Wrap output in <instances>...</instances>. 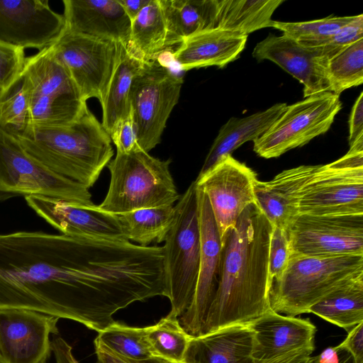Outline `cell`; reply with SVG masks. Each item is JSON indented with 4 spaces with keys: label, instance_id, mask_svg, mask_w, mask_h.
<instances>
[{
    "label": "cell",
    "instance_id": "cell-1",
    "mask_svg": "<svg viewBox=\"0 0 363 363\" xmlns=\"http://www.w3.org/2000/svg\"><path fill=\"white\" fill-rule=\"evenodd\" d=\"M109 284L108 262L91 238L0 234V309L34 311L93 330Z\"/></svg>",
    "mask_w": 363,
    "mask_h": 363
},
{
    "label": "cell",
    "instance_id": "cell-2",
    "mask_svg": "<svg viewBox=\"0 0 363 363\" xmlns=\"http://www.w3.org/2000/svg\"><path fill=\"white\" fill-rule=\"evenodd\" d=\"M272 230L271 223L252 203L220 241L219 281L203 335L247 324L272 309L268 277Z\"/></svg>",
    "mask_w": 363,
    "mask_h": 363
},
{
    "label": "cell",
    "instance_id": "cell-3",
    "mask_svg": "<svg viewBox=\"0 0 363 363\" xmlns=\"http://www.w3.org/2000/svg\"><path fill=\"white\" fill-rule=\"evenodd\" d=\"M14 138L36 162L88 189L113 155L110 135L89 109L69 124L31 125Z\"/></svg>",
    "mask_w": 363,
    "mask_h": 363
},
{
    "label": "cell",
    "instance_id": "cell-4",
    "mask_svg": "<svg viewBox=\"0 0 363 363\" xmlns=\"http://www.w3.org/2000/svg\"><path fill=\"white\" fill-rule=\"evenodd\" d=\"M170 163L171 160H160L140 149L117 152L107 165L111 179L99 208L120 214L173 206L180 195L169 170Z\"/></svg>",
    "mask_w": 363,
    "mask_h": 363
},
{
    "label": "cell",
    "instance_id": "cell-5",
    "mask_svg": "<svg viewBox=\"0 0 363 363\" xmlns=\"http://www.w3.org/2000/svg\"><path fill=\"white\" fill-rule=\"evenodd\" d=\"M363 273V255L314 257L290 255L281 277L269 289L271 308L296 316L345 281Z\"/></svg>",
    "mask_w": 363,
    "mask_h": 363
},
{
    "label": "cell",
    "instance_id": "cell-6",
    "mask_svg": "<svg viewBox=\"0 0 363 363\" xmlns=\"http://www.w3.org/2000/svg\"><path fill=\"white\" fill-rule=\"evenodd\" d=\"M174 207V220L162 248L170 312L179 318L192 303L200 263L201 235L195 181L180 196Z\"/></svg>",
    "mask_w": 363,
    "mask_h": 363
},
{
    "label": "cell",
    "instance_id": "cell-7",
    "mask_svg": "<svg viewBox=\"0 0 363 363\" xmlns=\"http://www.w3.org/2000/svg\"><path fill=\"white\" fill-rule=\"evenodd\" d=\"M183 82L182 76L159 59L144 62L135 76L129 101L140 150L149 152L160 143Z\"/></svg>",
    "mask_w": 363,
    "mask_h": 363
},
{
    "label": "cell",
    "instance_id": "cell-8",
    "mask_svg": "<svg viewBox=\"0 0 363 363\" xmlns=\"http://www.w3.org/2000/svg\"><path fill=\"white\" fill-rule=\"evenodd\" d=\"M89 189L36 162L14 137L0 130V201L35 196L94 204Z\"/></svg>",
    "mask_w": 363,
    "mask_h": 363
},
{
    "label": "cell",
    "instance_id": "cell-9",
    "mask_svg": "<svg viewBox=\"0 0 363 363\" xmlns=\"http://www.w3.org/2000/svg\"><path fill=\"white\" fill-rule=\"evenodd\" d=\"M299 213L363 214V150L350 147L339 160L320 164L302 191Z\"/></svg>",
    "mask_w": 363,
    "mask_h": 363
},
{
    "label": "cell",
    "instance_id": "cell-10",
    "mask_svg": "<svg viewBox=\"0 0 363 363\" xmlns=\"http://www.w3.org/2000/svg\"><path fill=\"white\" fill-rule=\"evenodd\" d=\"M341 108L340 96L330 91L287 106L271 127L254 141L253 150L269 159L302 147L325 133Z\"/></svg>",
    "mask_w": 363,
    "mask_h": 363
},
{
    "label": "cell",
    "instance_id": "cell-11",
    "mask_svg": "<svg viewBox=\"0 0 363 363\" xmlns=\"http://www.w3.org/2000/svg\"><path fill=\"white\" fill-rule=\"evenodd\" d=\"M119 45L65 29L50 47L82 99L96 98L101 103L118 60Z\"/></svg>",
    "mask_w": 363,
    "mask_h": 363
},
{
    "label": "cell",
    "instance_id": "cell-12",
    "mask_svg": "<svg viewBox=\"0 0 363 363\" xmlns=\"http://www.w3.org/2000/svg\"><path fill=\"white\" fill-rule=\"evenodd\" d=\"M288 234L290 255H363V214H300Z\"/></svg>",
    "mask_w": 363,
    "mask_h": 363
},
{
    "label": "cell",
    "instance_id": "cell-13",
    "mask_svg": "<svg viewBox=\"0 0 363 363\" xmlns=\"http://www.w3.org/2000/svg\"><path fill=\"white\" fill-rule=\"evenodd\" d=\"M255 172L229 155L195 180L207 196L220 241L233 229L243 211L255 203Z\"/></svg>",
    "mask_w": 363,
    "mask_h": 363
},
{
    "label": "cell",
    "instance_id": "cell-14",
    "mask_svg": "<svg viewBox=\"0 0 363 363\" xmlns=\"http://www.w3.org/2000/svg\"><path fill=\"white\" fill-rule=\"evenodd\" d=\"M201 235V256L196 290L188 310L177 318L191 337L203 335L208 311L217 291L220 267L221 242L207 196L196 187Z\"/></svg>",
    "mask_w": 363,
    "mask_h": 363
},
{
    "label": "cell",
    "instance_id": "cell-15",
    "mask_svg": "<svg viewBox=\"0 0 363 363\" xmlns=\"http://www.w3.org/2000/svg\"><path fill=\"white\" fill-rule=\"evenodd\" d=\"M60 318L26 309H0V363H39L51 352Z\"/></svg>",
    "mask_w": 363,
    "mask_h": 363
},
{
    "label": "cell",
    "instance_id": "cell-16",
    "mask_svg": "<svg viewBox=\"0 0 363 363\" xmlns=\"http://www.w3.org/2000/svg\"><path fill=\"white\" fill-rule=\"evenodd\" d=\"M65 23L48 0H0V42L15 47L51 46L62 35Z\"/></svg>",
    "mask_w": 363,
    "mask_h": 363
},
{
    "label": "cell",
    "instance_id": "cell-17",
    "mask_svg": "<svg viewBox=\"0 0 363 363\" xmlns=\"http://www.w3.org/2000/svg\"><path fill=\"white\" fill-rule=\"evenodd\" d=\"M25 200L37 215L63 235L126 240L116 215L101 209L99 205L35 196H27Z\"/></svg>",
    "mask_w": 363,
    "mask_h": 363
},
{
    "label": "cell",
    "instance_id": "cell-18",
    "mask_svg": "<svg viewBox=\"0 0 363 363\" xmlns=\"http://www.w3.org/2000/svg\"><path fill=\"white\" fill-rule=\"evenodd\" d=\"M254 333L252 357L263 363L301 349L315 350V325L308 318L270 309L247 324Z\"/></svg>",
    "mask_w": 363,
    "mask_h": 363
},
{
    "label": "cell",
    "instance_id": "cell-19",
    "mask_svg": "<svg viewBox=\"0 0 363 363\" xmlns=\"http://www.w3.org/2000/svg\"><path fill=\"white\" fill-rule=\"evenodd\" d=\"M252 56L258 61H272L298 80L304 98L328 91L326 65L318 52L284 34L269 35L256 45Z\"/></svg>",
    "mask_w": 363,
    "mask_h": 363
},
{
    "label": "cell",
    "instance_id": "cell-20",
    "mask_svg": "<svg viewBox=\"0 0 363 363\" xmlns=\"http://www.w3.org/2000/svg\"><path fill=\"white\" fill-rule=\"evenodd\" d=\"M67 31L128 45L131 21L118 0H63Z\"/></svg>",
    "mask_w": 363,
    "mask_h": 363
},
{
    "label": "cell",
    "instance_id": "cell-21",
    "mask_svg": "<svg viewBox=\"0 0 363 363\" xmlns=\"http://www.w3.org/2000/svg\"><path fill=\"white\" fill-rule=\"evenodd\" d=\"M319 166L301 165L282 171L269 182L255 181V204L272 225L288 231L300 215L302 191Z\"/></svg>",
    "mask_w": 363,
    "mask_h": 363
},
{
    "label": "cell",
    "instance_id": "cell-22",
    "mask_svg": "<svg viewBox=\"0 0 363 363\" xmlns=\"http://www.w3.org/2000/svg\"><path fill=\"white\" fill-rule=\"evenodd\" d=\"M247 38V35L218 28L206 30L184 39L172 56L184 71L209 66L223 67L239 57Z\"/></svg>",
    "mask_w": 363,
    "mask_h": 363
},
{
    "label": "cell",
    "instance_id": "cell-23",
    "mask_svg": "<svg viewBox=\"0 0 363 363\" xmlns=\"http://www.w3.org/2000/svg\"><path fill=\"white\" fill-rule=\"evenodd\" d=\"M254 333L247 324H235L191 337L183 363H255Z\"/></svg>",
    "mask_w": 363,
    "mask_h": 363
},
{
    "label": "cell",
    "instance_id": "cell-24",
    "mask_svg": "<svg viewBox=\"0 0 363 363\" xmlns=\"http://www.w3.org/2000/svg\"><path fill=\"white\" fill-rule=\"evenodd\" d=\"M285 103H277L267 109L244 118H230L219 130L198 177L211 170L240 145L262 136L285 111Z\"/></svg>",
    "mask_w": 363,
    "mask_h": 363
},
{
    "label": "cell",
    "instance_id": "cell-25",
    "mask_svg": "<svg viewBox=\"0 0 363 363\" xmlns=\"http://www.w3.org/2000/svg\"><path fill=\"white\" fill-rule=\"evenodd\" d=\"M125 48L143 62L158 60L172 48L160 0H150L131 21L129 41Z\"/></svg>",
    "mask_w": 363,
    "mask_h": 363
},
{
    "label": "cell",
    "instance_id": "cell-26",
    "mask_svg": "<svg viewBox=\"0 0 363 363\" xmlns=\"http://www.w3.org/2000/svg\"><path fill=\"white\" fill-rule=\"evenodd\" d=\"M172 48L201 31L216 28L218 0H160Z\"/></svg>",
    "mask_w": 363,
    "mask_h": 363
},
{
    "label": "cell",
    "instance_id": "cell-27",
    "mask_svg": "<svg viewBox=\"0 0 363 363\" xmlns=\"http://www.w3.org/2000/svg\"><path fill=\"white\" fill-rule=\"evenodd\" d=\"M143 63L120 44L118 60L101 102V124L109 135L118 123L130 111L129 94L131 84Z\"/></svg>",
    "mask_w": 363,
    "mask_h": 363
},
{
    "label": "cell",
    "instance_id": "cell-28",
    "mask_svg": "<svg viewBox=\"0 0 363 363\" xmlns=\"http://www.w3.org/2000/svg\"><path fill=\"white\" fill-rule=\"evenodd\" d=\"M347 333L363 322V273L334 289L308 310Z\"/></svg>",
    "mask_w": 363,
    "mask_h": 363
},
{
    "label": "cell",
    "instance_id": "cell-29",
    "mask_svg": "<svg viewBox=\"0 0 363 363\" xmlns=\"http://www.w3.org/2000/svg\"><path fill=\"white\" fill-rule=\"evenodd\" d=\"M23 72L30 81L33 96L55 98L80 96L50 46L26 57Z\"/></svg>",
    "mask_w": 363,
    "mask_h": 363
},
{
    "label": "cell",
    "instance_id": "cell-30",
    "mask_svg": "<svg viewBox=\"0 0 363 363\" xmlns=\"http://www.w3.org/2000/svg\"><path fill=\"white\" fill-rule=\"evenodd\" d=\"M283 0H218L216 28L247 35L272 27V16Z\"/></svg>",
    "mask_w": 363,
    "mask_h": 363
},
{
    "label": "cell",
    "instance_id": "cell-31",
    "mask_svg": "<svg viewBox=\"0 0 363 363\" xmlns=\"http://www.w3.org/2000/svg\"><path fill=\"white\" fill-rule=\"evenodd\" d=\"M128 241L148 246L164 242L174 220V206L143 208L116 214Z\"/></svg>",
    "mask_w": 363,
    "mask_h": 363
},
{
    "label": "cell",
    "instance_id": "cell-32",
    "mask_svg": "<svg viewBox=\"0 0 363 363\" xmlns=\"http://www.w3.org/2000/svg\"><path fill=\"white\" fill-rule=\"evenodd\" d=\"M31 95V85L23 72L6 90L0 93L1 131L16 137L30 126Z\"/></svg>",
    "mask_w": 363,
    "mask_h": 363
},
{
    "label": "cell",
    "instance_id": "cell-33",
    "mask_svg": "<svg viewBox=\"0 0 363 363\" xmlns=\"http://www.w3.org/2000/svg\"><path fill=\"white\" fill-rule=\"evenodd\" d=\"M145 337L152 356L175 363L184 362L191 337L181 327L177 317L171 312L155 325L145 327Z\"/></svg>",
    "mask_w": 363,
    "mask_h": 363
},
{
    "label": "cell",
    "instance_id": "cell-34",
    "mask_svg": "<svg viewBox=\"0 0 363 363\" xmlns=\"http://www.w3.org/2000/svg\"><path fill=\"white\" fill-rule=\"evenodd\" d=\"M328 91L339 95L363 83V38L347 45L328 61Z\"/></svg>",
    "mask_w": 363,
    "mask_h": 363
},
{
    "label": "cell",
    "instance_id": "cell-35",
    "mask_svg": "<svg viewBox=\"0 0 363 363\" xmlns=\"http://www.w3.org/2000/svg\"><path fill=\"white\" fill-rule=\"evenodd\" d=\"M111 351L135 359L152 356L145 337V327H132L114 321L95 338Z\"/></svg>",
    "mask_w": 363,
    "mask_h": 363
},
{
    "label": "cell",
    "instance_id": "cell-36",
    "mask_svg": "<svg viewBox=\"0 0 363 363\" xmlns=\"http://www.w3.org/2000/svg\"><path fill=\"white\" fill-rule=\"evenodd\" d=\"M352 16H333L302 22H282L273 21L272 28L296 40L300 44L320 41L335 33L338 30L355 18Z\"/></svg>",
    "mask_w": 363,
    "mask_h": 363
},
{
    "label": "cell",
    "instance_id": "cell-37",
    "mask_svg": "<svg viewBox=\"0 0 363 363\" xmlns=\"http://www.w3.org/2000/svg\"><path fill=\"white\" fill-rule=\"evenodd\" d=\"M363 38V15L356 16L350 23L345 25L333 35L320 41L301 44L313 48L321 60L326 65L333 56L344 48Z\"/></svg>",
    "mask_w": 363,
    "mask_h": 363
},
{
    "label": "cell",
    "instance_id": "cell-38",
    "mask_svg": "<svg viewBox=\"0 0 363 363\" xmlns=\"http://www.w3.org/2000/svg\"><path fill=\"white\" fill-rule=\"evenodd\" d=\"M272 227L268 265L269 286L284 272L290 255L288 231L273 225Z\"/></svg>",
    "mask_w": 363,
    "mask_h": 363
},
{
    "label": "cell",
    "instance_id": "cell-39",
    "mask_svg": "<svg viewBox=\"0 0 363 363\" xmlns=\"http://www.w3.org/2000/svg\"><path fill=\"white\" fill-rule=\"evenodd\" d=\"M24 49L0 42V91L6 90L23 72Z\"/></svg>",
    "mask_w": 363,
    "mask_h": 363
},
{
    "label": "cell",
    "instance_id": "cell-40",
    "mask_svg": "<svg viewBox=\"0 0 363 363\" xmlns=\"http://www.w3.org/2000/svg\"><path fill=\"white\" fill-rule=\"evenodd\" d=\"M117 152L128 153L140 149L137 144L135 124L131 113L119 121L110 134Z\"/></svg>",
    "mask_w": 363,
    "mask_h": 363
},
{
    "label": "cell",
    "instance_id": "cell-41",
    "mask_svg": "<svg viewBox=\"0 0 363 363\" xmlns=\"http://www.w3.org/2000/svg\"><path fill=\"white\" fill-rule=\"evenodd\" d=\"M94 347L97 363H175L157 356L141 359L124 357L111 351L96 340H94Z\"/></svg>",
    "mask_w": 363,
    "mask_h": 363
},
{
    "label": "cell",
    "instance_id": "cell-42",
    "mask_svg": "<svg viewBox=\"0 0 363 363\" xmlns=\"http://www.w3.org/2000/svg\"><path fill=\"white\" fill-rule=\"evenodd\" d=\"M337 346L347 350L355 363H363V322L353 327L343 342Z\"/></svg>",
    "mask_w": 363,
    "mask_h": 363
},
{
    "label": "cell",
    "instance_id": "cell-43",
    "mask_svg": "<svg viewBox=\"0 0 363 363\" xmlns=\"http://www.w3.org/2000/svg\"><path fill=\"white\" fill-rule=\"evenodd\" d=\"M363 136V92L354 102L349 120V144Z\"/></svg>",
    "mask_w": 363,
    "mask_h": 363
},
{
    "label": "cell",
    "instance_id": "cell-44",
    "mask_svg": "<svg viewBox=\"0 0 363 363\" xmlns=\"http://www.w3.org/2000/svg\"><path fill=\"white\" fill-rule=\"evenodd\" d=\"M51 350L54 354L56 363H79L72 353L71 345L59 335L53 336L51 341Z\"/></svg>",
    "mask_w": 363,
    "mask_h": 363
},
{
    "label": "cell",
    "instance_id": "cell-45",
    "mask_svg": "<svg viewBox=\"0 0 363 363\" xmlns=\"http://www.w3.org/2000/svg\"><path fill=\"white\" fill-rule=\"evenodd\" d=\"M313 363H355L352 356L337 345L328 347L320 354L314 356Z\"/></svg>",
    "mask_w": 363,
    "mask_h": 363
},
{
    "label": "cell",
    "instance_id": "cell-46",
    "mask_svg": "<svg viewBox=\"0 0 363 363\" xmlns=\"http://www.w3.org/2000/svg\"><path fill=\"white\" fill-rule=\"evenodd\" d=\"M313 351L309 349L294 350L263 363H313L314 357L311 356Z\"/></svg>",
    "mask_w": 363,
    "mask_h": 363
},
{
    "label": "cell",
    "instance_id": "cell-47",
    "mask_svg": "<svg viewBox=\"0 0 363 363\" xmlns=\"http://www.w3.org/2000/svg\"><path fill=\"white\" fill-rule=\"evenodd\" d=\"M126 15L132 21L150 0H118Z\"/></svg>",
    "mask_w": 363,
    "mask_h": 363
},
{
    "label": "cell",
    "instance_id": "cell-48",
    "mask_svg": "<svg viewBox=\"0 0 363 363\" xmlns=\"http://www.w3.org/2000/svg\"><path fill=\"white\" fill-rule=\"evenodd\" d=\"M47 359H43V360H42L40 362H39V363H47Z\"/></svg>",
    "mask_w": 363,
    "mask_h": 363
},
{
    "label": "cell",
    "instance_id": "cell-49",
    "mask_svg": "<svg viewBox=\"0 0 363 363\" xmlns=\"http://www.w3.org/2000/svg\"><path fill=\"white\" fill-rule=\"evenodd\" d=\"M0 93H1V91H0Z\"/></svg>",
    "mask_w": 363,
    "mask_h": 363
}]
</instances>
